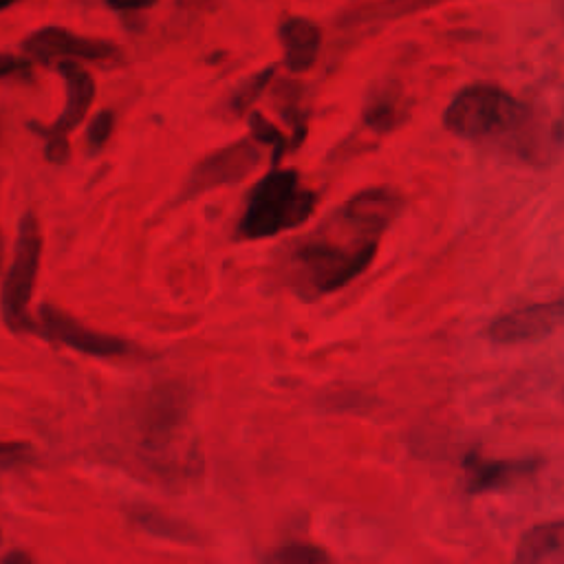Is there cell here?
Wrapping results in <instances>:
<instances>
[{
    "mask_svg": "<svg viewBox=\"0 0 564 564\" xmlns=\"http://www.w3.org/2000/svg\"><path fill=\"white\" fill-rule=\"evenodd\" d=\"M404 207L388 188H367L335 207L317 228L296 241L287 259V285L302 300L340 291L362 276L377 256L382 237Z\"/></svg>",
    "mask_w": 564,
    "mask_h": 564,
    "instance_id": "6da1fadb",
    "label": "cell"
},
{
    "mask_svg": "<svg viewBox=\"0 0 564 564\" xmlns=\"http://www.w3.org/2000/svg\"><path fill=\"white\" fill-rule=\"evenodd\" d=\"M529 124L531 110L512 93L490 82L470 84L459 91L443 116V127L453 135L475 144H496L509 153V140H518L520 146V137Z\"/></svg>",
    "mask_w": 564,
    "mask_h": 564,
    "instance_id": "7a4b0ae2",
    "label": "cell"
},
{
    "mask_svg": "<svg viewBox=\"0 0 564 564\" xmlns=\"http://www.w3.org/2000/svg\"><path fill=\"white\" fill-rule=\"evenodd\" d=\"M317 194L302 183L296 168H274L250 192L239 223V239L263 241L304 225Z\"/></svg>",
    "mask_w": 564,
    "mask_h": 564,
    "instance_id": "3957f363",
    "label": "cell"
},
{
    "mask_svg": "<svg viewBox=\"0 0 564 564\" xmlns=\"http://www.w3.org/2000/svg\"><path fill=\"white\" fill-rule=\"evenodd\" d=\"M43 261V232L34 212H27L19 225V239L14 248L12 267L3 285V315L14 331L32 328L29 304L34 298L38 272Z\"/></svg>",
    "mask_w": 564,
    "mask_h": 564,
    "instance_id": "277c9868",
    "label": "cell"
},
{
    "mask_svg": "<svg viewBox=\"0 0 564 564\" xmlns=\"http://www.w3.org/2000/svg\"><path fill=\"white\" fill-rule=\"evenodd\" d=\"M58 71L67 82V104L62 116L49 129H40L36 124L32 129L47 137V159L53 164H64L69 159V133L84 122L95 99V82L77 60L58 62Z\"/></svg>",
    "mask_w": 564,
    "mask_h": 564,
    "instance_id": "5b68a950",
    "label": "cell"
},
{
    "mask_svg": "<svg viewBox=\"0 0 564 564\" xmlns=\"http://www.w3.org/2000/svg\"><path fill=\"white\" fill-rule=\"evenodd\" d=\"M34 331H40L53 343L95 358H124L135 351V347L122 337L93 331L53 304L40 309V324L34 326Z\"/></svg>",
    "mask_w": 564,
    "mask_h": 564,
    "instance_id": "8992f818",
    "label": "cell"
},
{
    "mask_svg": "<svg viewBox=\"0 0 564 564\" xmlns=\"http://www.w3.org/2000/svg\"><path fill=\"white\" fill-rule=\"evenodd\" d=\"M261 161H263V155H261L259 142H254L252 137L241 140L232 146L218 148L199 161V166L194 168L188 181L185 194L196 196L209 188L239 183L248 175H252L261 166Z\"/></svg>",
    "mask_w": 564,
    "mask_h": 564,
    "instance_id": "52a82bcc",
    "label": "cell"
},
{
    "mask_svg": "<svg viewBox=\"0 0 564 564\" xmlns=\"http://www.w3.org/2000/svg\"><path fill=\"white\" fill-rule=\"evenodd\" d=\"M25 53L45 67L58 64L62 60H86V62H106L120 56L118 47L106 40L75 36L62 27H45L34 32L23 43Z\"/></svg>",
    "mask_w": 564,
    "mask_h": 564,
    "instance_id": "ba28073f",
    "label": "cell"
},
{
    "mask_svg": "<svg viewBox=\"0 0 564 564\" xmlns=\"http://www.w3.org/2000/svg\"><path fill=\"white\" fill-rule=\"evenodd\" d=\"M466 492L485 494L492 490H503L514 483L531 479L540 468V459H485L479 449L468 453L466 461Z\"/></svg>",
    "mask_w": 564,
    "mask_h": 564,
    "instance_id": "9c48e42d",
    "label": "cell"
},
{
    "mask_svg": "<svg viewBox=\"0 0 564 564\" xmlns=\"http://www.w3.org/2000/svg\"><path fill=\"white\" fill-rule=\"evenodd\" d=\"M562 320V302H536L518 307L499 320H494L488 328L490 337L496 343H525L536 337L549 335Z\"/></svg>",
    "mask_w": 564,
    "mask_h": 564,
    "instance_id": "30bf717a",
    "label": "cell"
},
{
    "mask_svg": "<svg viewBox=\"0 0 564 564\" xmlns=\"http://www.w3.org/2000/svg\"><path fill=\"white\" fill-rule=\"evenodd\" d=\"M280 40L285 47V64L293 73H304L313 69L320 45L322 29L309 19H289L280 25Z\"/></svg>",
    "mask_w": 564,
    "mask_h": 564,
    "instance_id": "8fae6325",
    "label": "cell"
},
{
    "mask_svg": "<svg viewBox=\"0 0 564 564\" xmlns=\"http://www.w3.org/2000/svg\"><path fill=\"white\" fill-rule=\"evenodd\" d=\"M562 531H564V525L560 520L531 527L518 542L516 562H523V564H538L547 560L560 562Z\"/></svg>",
    "mask_w": 564,
    "mask_h": 564,
    "instance_id": "7c38bea8",
    "label": "cell"
},
{
    "mask_svg": "<svg viewBox=\"0 0 564 564\" xmlns=\"http://www.w3.org/2000/svg\"><path fill=\"white\" fill-rule=\"evenodd\" d=\"M364 124L377 133H388L399 122V110H397V91L384 88L382 93H375L371 101L364 108Z\"/></svg>",
    "mask_w": 564,
    "mask_h": 564,
    "instance_id": "4fadbf2b",
    "label": "cell"
},
{
    "mask_svg": "<svg viewBox=\"0 0 564 564\" xmlns=\"http://www.w3.org/2000/svg\"><path fill=\"white\" fill-rule=\"evenodd\" d=\"M250 129H252V140L254 142L274 148V164L278 166L283 155L289 148L287 137L283 135V131L276 124H272L265 116H261V112H252V116H250Z\"/></svg>",
    "mask_w": 564,
    "mask_h": 564,
    "instance_id": "5bb4252c",
    "label": "cell"
},
{
    "mask_svg": "<svg viewBox=\"0 0 564 564\" xmlns=\"http://www.w3.org/2000/svg\"><path fill=\"white\" fill-rule=\"evenodd\" d=\"M272 562H289V564H300V562H328L331 555L322 551L320 547H313L309 542H291L283 547L278 553L269 555Z\"/></svg>",
    "mask_w": 564,
    "mask_h": 564,
    "instance_id": "9a60e30c",
    "label": "cell"
},
{
    "mask_svg": "<svg viewBox=\"0 0 564 564\" xmlns=\"http://www.w3.org/2000/svg\"><path fill=\"white\" fill-rule=\"evenodd\" d=\"M274 67H269V69H265V71H261L259 75H254L252 80H248L241 88H239V93L235 95V101H232V108L235 110H245L252 101H256L259 99V95L265 91V86L269 84V80L274 77Z\"/></svg>",
    "mask_w": 564,
    "mask_h": 564,
    "instance_id": "2e32d148",
    "label": "cell"
},
{
    "mask_svg": "<svg viewBox=\"0 0 564 564\" xmlns=\"http://www.w3.org/2000/svg\"><path fill=\"white\" fill-rule=\"evenodd\" d=\"M112 129H116V116L110 110H101L91 120L88 129H86V140L93 148H101L108 137L112 135Z\"/></svg>",
    "mask_w": 564,
    "mask_h": 564,
    "instance_id": "e0dca14e",
    "label": "cell"
},
{
    "mask_svg": "<svg viewBox=\"0 0 564 564\" xmlns=\"http://www.w3.org/2000/svg\"><path fill=\"white\" fill-rule=\"evenodd\" d=\"M408 3H412V5L408 8V12H419V10H425V8H430V5L443 3V0H386L384 5L375 8L373 14H380V16H384V19H393V16H399L401 10H404V5H408Z\"/></svg>",
    "mask_w": 564,
    "mask_h": 564,
    "instance_id": "ac0fdd59",
    "label": "cell"
},
{
    "mask_svg": "<svg viewBox=\"0 0 564 564\" xmlns=\"http://www.w3.org/2000/svg\"><path fill=\"white\" fill-rule=\"evenodd\" d=\"M29 60H21L12 53H0V80L8 77H29Z\"/></svg>",
    "mask_w": 564,
    "mask_h": 564,
    "instance_id": "d6986e66",
    "label": "cell"
},
{
    "mask_svg": "<svg viewBox=\"0 0 564 564\" xmlns=\"http://www.w3.org/2000/svg\"><path fill=\"white\" fill-rule=\"evenodd\" d=\"M27 455V445L25 443H5L0 441V468L14 466L19 461H23Z\"/></svg>",
    "mask_w": 564,
    "mask_h": 564,
    "instance_id": "ffe728a7",
    "label": "cell"
},
{
    "mask_svg": "<svg viewBox=\"0 0 564 564\" xmlns=\"http://www.w3.org/2000/svg\"><path fill=\"white\" fill-rule=\"evenodd\" d=\"M106 3L116 12H140V10H151L157 0H106Z\"/></svg>",
    "mask_w": 564,
    "mask_h": 564,
    "instance_id": "44dd1931",
    "label": "cell"
},
{
    "mask_svg": "<svg viewBox=\"0 0 564 564\" xmlns=\"http://www.w3.org/2000/svg\"><path fill=\"white\" fill-rule=\"evenodd\" d=\"M3 560H5V562H10V564H12V562H29V560H32V557H29V555H27V553H21V551H16V553H10V555H5V557H3Z\"/></svg>",
    "mask_w": 564,
    "mask_h": 564,
    "instance_id": "7402d4cb",
    "label": "cell"
},
{
    "mask_svg": "<svg viewBox=\"0 0 564 564\" xmlns=\"http://www.w3.org/2000/svg\"><path fill=\"white\" fill-rule=\"evenodd\" d=\"M3 259H5V235L0 230V267H3Z\"/></svg>",
    "mask_w": 564,
    "mask_h": 564,
    "instance_id": "603a6c76",
    "label": "cell"
},
{
    "mask_svg": "<svg viewBox=\"0 0 564 564\" xmlns=\"http://www.w3.org/2000/svg\"><path fill=\"white\" fill-rule=\"evenodd\" d=\"M16 3H21V0H0V12H5L8 8L16 5Z\"/></svg>",
    "mask_w": 564,
    "mask_h": 564,
    "instance_id": "cb8c5ba5",
    "label": "cell"
}]
</instances>
